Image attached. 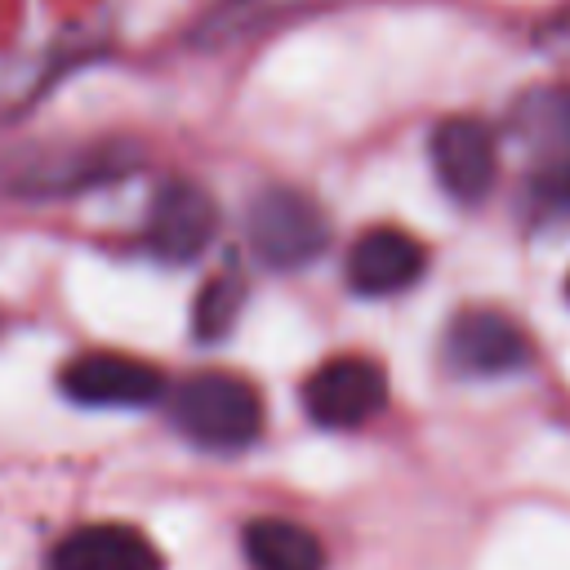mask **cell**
Segmentation results:
<instances>
[{
	"label": "cell",
	"mask_w": 570,
	"mask_h": 570,
	"mask_svg": "<svg viewBox=\"0 0 570 570\" xmlns=\"http://www.w3.org/2000/svg\"><path fill=\"white\" fill-rule=\"evenodd\" d=\"M245 561L254 570H325V548L289 517H258L245 525Z\"/></svg>",
	"instance_id": "30bf717a"
},
{
	"label": "cell",
	"mask_w": 570,
	"mask_h": 570,
	"mask_svg": "<svg viewBox=\"0 0 570 570\" xmlns=\"http://www.w3.org/2000/svg\"><path fill=\"white\" fill-rule=\"evenodd\" d=\"M312 4H321V0H227V4L209 18L205 36H245V31L267 27V22H276V18L303 13V9H312Z\"/></svg>",
	"instance_id": "7c38bea8"
},
{
	"label": "cell",
	"mask_w": 570,
	"mask_h": 570,
	"mask_svg": "<svg viewBox=\"0 0 570 570\" xmlns=\"http://www.w3.org/2000/svg\"><path fill=\"white\" fill-rule=\"evenodd\" d=\"M58 383L76 405L94 410H142L165 396V374L129 352H80L62 365Z\"/></svg>",
	"instance_id": "5b68a950"
},
{
	"label": "cell",
	"mask_w": 570,
	"mask_h": 570,
	"mask_svg": "<svg viewBox=\"0 0 570 570\" xmlns=\"http://www.w3.org/2000/svg\"><path fill=\"white\" fill-rule=\"evenodd\" d=\"M387 405V374L370 356H330L303 383V410L321 428H361Z\"/></svg>",
	"instance_id": "277c9868"
},
{
	"label": "cell",
	"mask_w": 570,
	"mask_h": 570,
	"mask_svg": "<svg viewBox=\"0 0 570 570\" xmlns=\"http://www.w3.org/2000/svg\"><path fill=\"white\" fill-rule=\"evenodd\" d=\"M218 232V205L205 187L169 178L147 205V249L165 263H191Z\"/></svg>",
	"instance_id": "52a82bcc"
},
{
	"label": "cell",
	"mask_w": 570,
	"mask_h": 570,
	"mask_svg": "<svg viewBox=\"0 0 570 570\" xmlns=\"http://www.w3.org/2000/svg\"><path fill=\"white\" fill-rule=\"evenodd\" d=\"M49 570H165V561L142 530L98 521L71 530L49 552Z\"/></svg>",
	"instance_id": "9c48e42d"
},
{
	"label": "cell",
	"mask_w": 570,
	"mask_h": 570,
	"mask_svg": "<svg viewBox=\"0 0 570 570\" xmlns=\"http://www.w3.org/2000/svg\"><path fill=\"white\" fill-rule=\"evenodd\" d=\"M525 205H530V214L539 223L570 218V156H557V160H548V165H539L530 174Z\"/></svg>",
	"instance_id": "4fadbf2b"
},
{
	"label": "cell",
	"mask_w": 570,
	"mask_h": 570,
	"mask_svg": "<svg viewBox=\"0 0 570 570\" xmlns=\"http://www.w3.org/2000/svg\"><path fill=\"white\" fill-rule=\"evenodd\" d=\"M557 125H561V134L570 138V94H566V98L557 102Z\"/></svg>",
	"instance_id": "5bb4252c"
},
{
	"label": "cell",
	"mask_w": 570,
	"mask_h": 570,
	"mask_svg": "<svg viewBox=\"0 0 570 570\" xmlns=\"http://www.w3.org/2000/svg\"><path fill=\"white\" fill-rule=\"evenodd\" d=\"M436 183L459 200V205H476L490 196L494 174H499V147L490 125H481L476 116H450L432 129L428 142Z\"/></svg>",
	"instance_id": "8992f818"
},
{
	"label": "cell",
	"mask_w": 570,
	"mask_h": 570,
	"mask_svg": "<svg viewBox=\"0 0 570 570\" xmlns=\"http://www.w3.org/2000/svg\"><path fill=\"white\" fill-rule=\"evenodd\" d=\"M169 414L187 441H196L200 450H218V454H236L254 445L263 432V401L254 383L227 370L187 374L169 392Z\"/></svg>",
	"instance_id": "6da1fadb"
},
{
	"label": "cell",
	"mask_w": 570,
	"mask_h": 570,
	"mask_svg": "<svg viewBox=\"0 0 570 570\" xmlns=\"http://www.w3.org/2000/svg\"><path fill=\"white\" fill-rule=\"evenodd\" d=\"M441 356L454 374L463 379H499V374H517L530 365L534 343L521 330V321H512L499 307H463L441 343Z\"/></svg>",
	"instance_id": "3957f363"
},
{
	"label": "cell",
	"mask_w": 570,
	"mask_h": 570,
	"mask_svg": "<svg viewBox=\"0 0 570 570\" xmlns=\"http://www.w3.org/2000/svg\"><path fill=\"white\" fill-rule=\"evenodd\" d=\"M423 267H428L423 240L401 227H370L347 249V285L370 298L410 289L423 276Z\"/></svg>",
	"instance_id": "ba28073f"
},
{
	"label": "cell",
	"mask_w": 570,
	"mask_h": 570,
	"mask_svg": "<svg viewBox=\"0 0 570 570\" xmlns=\"http://www.w3.org/2000/svg\"><path fill=\"white\" fill-rule=\"evenodd\" d=\"M245 232H249L254 254L267 267H276V272L307 267L330 245V218H325V209L307 191H298V187H267V191H258L249 200Z\"/></svg>",
	"instance_id": "7a4b0ae2"
},
{
	"label": "cell",
	"mask_w": 570,
	"mask_h": 570,
	"mask_svg": "<svg viewBox=\"0 0 570 570\" xmlns=\"http://www.w3.org/2000/svg\"><path fill=\"white\" fill-rule=\"evenodd\" d=\"M240 303H245V285H240V276H236V272L214 276V281L196 294V303H191V334L205 338V343H218V338L236 325Z\"/></svg>",
	"instance_id": "8fae6325"
},
{
	"label": "cell",
	"mask_w": 570,
	"mask_h": 570,
	"mask_svg": "<svg viewBox=\"0 0 570 570\" xmlns=\"http://www.w3.org/2000/svg\"><path fill=\"white\" fill-rule=\"evenodd\" d=\"M566 289H570V285H566Z\"/></svg>",
	"instance_id": "9a60e30c"
}]
</instances>
